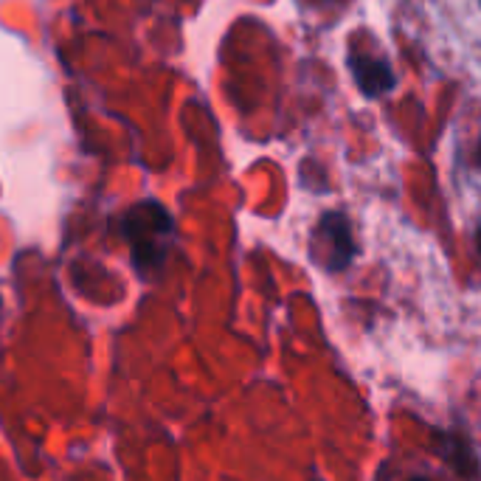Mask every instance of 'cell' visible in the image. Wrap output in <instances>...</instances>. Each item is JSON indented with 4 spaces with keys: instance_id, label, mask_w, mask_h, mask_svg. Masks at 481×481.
Returning <instances> with one entry per match:
<instances>
[{
    "instance_id": "1",
    "label": "cell",
    "mask_w": 481,
    "mask_h": 481,
    "mask_svg": "<svg viewBox=\"0 0 481 481\" xmlns=\"http://www.w3.org/2000/svg\"><path fill=\"white\" fill-rule=\"evenodd\" d=\"M122 234L130 245L132 265L144 279H152L164 268L175 245V220L156 200H141L122 217Z\"/></svg>"
},
{
    "instance_id": "2",
    "label": "cell",
    "mask_w": 481,
    "mask_h": 481,
    "mask_svg": "<svg viewBox=\"0 0 481 481\" xmlns=\"http://www.w3.org/2000/svg\"><path fill=\"white\" fill-rule=\"evenodd\" d=\"M313 256L333 273L349 268V262L355 260L352 226L341 212H330L321 217L316 236H313Z\"/></svg>"
},
{
    "instance_id": "3",
    "label": "cell",
    "mask_w": 481,
    "mask_h": 481,
    "mask_svg": "<svg viewBox=\"0 0 481 481\" xmlns=\"http://www.w3.org/2000/svg\"><path fill=\"white\" fill-rule=\"evenodd\" d=\"M349 68L355 74L357 88L366 96H381L394 88V74L389 71V65L383 60H372V57H352Z\"/></svg>"
},
{
    "instance_id": "4",
    "label": "cell",
    "mask_w": 481,
    "mask_h": 481,
    "mask_svg": "<svg viewBox=\"0 0 481 481\" xmlns=\"http://www.w3.org/2000/svg\"><path fill=\"white\" fill-rule=\"evenodd\" d=\"M442 456L453 468L456 476L468 478V481H478V456L473 453L470 442L465 437L445 434L442 437Z\"/></svg>"
},
{
    "instance_id": "5",
    "label": "cell",
    "mask_w": 481,
    "mask_h": 481,
    "mask_svg": "<svg viewBox=\"0 0 481 481\" xmlns=\"http://www.w3.org/2000/svg\"><path fill=\"white\" fill-rule=\"evenodd\" d=\"M411 481H428V478H411Z\"/></svg>"
},
{
    "instance_id": "6",
    "label": "cell",
    "mask_w": 481,
    "mask_h": 481,
    "mask_svg": "<svg viewBox=\"0 0 481 481\" xmlns=\"http://www.w3.org/2000/svg\"><path fill=\"white\" fill-rule=\"evenodd\" d=\"M478 161H481V152H478Z\"/></svg>"
}]
</instances>
